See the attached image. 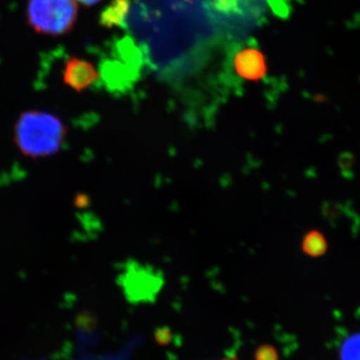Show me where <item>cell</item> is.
I'll list each match as a JSON object with an SVG mask.
<instances>
[{
  "label": "cell",
  "mask_w": 360,
  "mask_h": 360,
  "mask_svg": "<svg viewBox=\"0 0 360 360\" xmlns=\"http://www.w3.org/2000/svg\"><path fill=\"white\" fill-rule=\"evenodd\" d=\"M66 136L65 123L47 111H25L14 125V143L23 155L33 160L56 155L65 144Z\"/></svg>",
  "instance_id": "obj_1"
},
{
  "label": "cell",
  "mask_w": 360,
  "mask_h": 360,
  "mask_svg": "<svg viewBox=\"0 0 360 360\" xmlns=\"http://www.w3.org/2000/svg\"><path fill=\"white\" fill-rule=\"evenodd\" d=\"M75 0H27L26 20L39 34L60 37L72 30L77 22Z\"/></svg>",
  "instance_id": "obj_2"
},
{
  "label": "cell",
  "mask_w": 360,
  "mask_h": 360,
  "mask_svg": "<svg viewBox=\"0 0 360 360\" xmlns=\"http://www.w3.org/2000/svg\"><path fill=\"white\" fill-rule=\"evenodd\" d=\"M99 73L96 66L89 61L78 58H70L63 71V82L71 89L82 92L98 79Z\"/></svg>",
  "instance_id": "obj_3"
},
{
  "label": "cell",
  "mask_w": 360,
  "mask_h": 360,
  "mask_svg": "<svg viewBox=\"0 0 360 360\" xmlns=\"http://www.w3.org/2000/svg\"><path fill=\"white\" fill-rule=\"evenodd\" d=\"M234 68L239 77L250 82H258L266 75V59L255 49H243L234 58Z\"/></svg>",
  "instance_id": "obj_4"
},
{
  "label": "cell",
  "mask_w": 360,
  "mask_h": 360,
  "mask_svg": "<svg viewBox=\"0 0 360 360\" xmlns=\"http://www.w3.org/2000/svg\"><path fill=\"white\" fill-rule=\"evenodd\" d=\"M130 0H111L101 14L99 22L104 27H122L129 14Z\"/></svg>",
  "instance_id": "obj_5"
},
{
  "label": "cell",
  "mask_w": 360,
  "mask_h": 360,
  "mask_svg": "<svg viewBox=\"0 0 360 360\" xmlns=\"http://www.w3.org/2000/svg\"><path fill=\"white\" fill-rule=\"evenodd\" d=\"M302 250L307 257L312 258L323 257L328 250V239L322 231L312 229L303 236Z\"/></svg>",
  "instance_id": "obj_6"
},
{
  "label": "cell",
  "mask_w": 360,
  "mask_h": 360,
  "mask_svg": "<svg viewBox=\"0 0 360 360\" xmlns=\"http://www.w3.org/2000/svg\"><path fill=\"white\" fill-rule=\"evenodd\" d=\"M340 360H360V333L347 338L340 348Z\"/></svg>",
  "instance_id": "obj_7"
},
{
  "label": "cell",
  "mask_w": 360,
  "mask_h": 360,
  "mask_svg": "<svg viewBox=\"0 0 360 360\" xmlns=\"http://www.w3.org/2000/svg\"><path fill=\"white\" fill-rule=\"evenodd\" d=\"M255 360H279L278 352L274 345H262L257 347Z\"/></svg>",
  "instance_id": "obj_8"
},
{
  "label": "cell",
  "mask_w": 360,
  "mask_h": 360,
  "mask_svg": "<svg viewBox=\"0 0 360 360\" xmlns=\"http://www.w3.org/2000/svg\"><path fill=\"white\" fill-rule=\"evenodd\" d=\"M155 338L156 342L160 345H167L172 342V330L167 328H158V330L155 331Z\"/></svg>",
  "instance_id": "obj_9"
},
{
  "label": "cell",
  "mask_w": 360,
  "mask_h": 360,
  "mask_svg": "<svg viewBox=\"0 0 360 360\" xmlns=\"http://www.w3.org/2000/svg\"><path fill=\"white\" fill-rule=\"evenodd\" d=\"M77 2H79L82 6H94L96 4H99L101 0H75Z\"/></svg>",
  "instance_id": "obj_10"
},
{
  "label": "cell",
  "mask_w": 360,
  "mask_h": 360,
  "mask_svg": "<svg viewBox=\"0 0 360 360\" xmlns=\"http://www.w3.org/2000/svg\"><path fill=\"white\" fill-rule=\"evenodd\" d=\"M221 360H238V357L233 356V357H225V359H222Z\"/></svg>",
  "instance_id": "obj_11"
}]
</instances>
